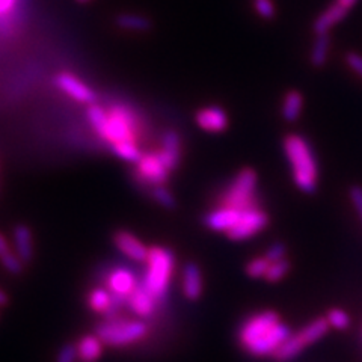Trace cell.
<instances>
[{
    "label": "cell",
    "instance_id": "cell-1",
    "mask_svg": "<svg viewBox=\"0 0 362 362\" xmlns=\"http://www.w3.org/2000/svg\"><path fill=\"white\" fill-rule=\"evenodd\" d=\"M290 334V327L281 322L276 313L262 311L243 322L239 341L246 352L254 356H274Z\"/></svg>",
    "mask_w": 362,
    "mask_h": 362
},
{
    "label": "cell",
    "instance_id": "cell-13",
    "mask_svg": "<svg viewBox=\"0 0 362 362\" xmlns=\"http://www.w3.org/2000/svg\"><path fill=\"white\" fill-rule=\"evenodd\" d=\"M197 126L207 133H222L228 129V115L221 106H206L195 113Z\"/></svg>",
    "mask_w": 362,
    "mask_h": 362
},
{
    "label": "cell",
    "instance_id": "cell-9",
    "mask_svg": "<svg viewBox=\"0 0 362 362\" xmlns=\"http://www.w3.org/2000/svg\"><path fill=\"white\" fill-rule=\"evenodd\" d=\"M134 175L144 185L154 187L165 185L171 175V171H169L158 151H150L142 154L139 160L136 162Z\"/></svg>",
    "mask_w": 362,
    "mask_h": 362
},
{
    "label": "cell",
    "instance_id": "cell-18",
    "mask_svg": "<svg viewBox=\"0 0 362 362\" xmlns=\"http://www.w3.org/2000/svg\"><path fill=\"white\" fill-rule=\"evenodd\" d=\"M103 346L105 343L97 334L83 335L76 344L78 362H97L103 355Z\"/></svg>",
    "mask_w": 362,
    "mask_h": 362
},
{
    "label": "cell",
    "instance_id": "cell-25",
    "mask_svg": "<svg viewBox=\"0 0 362 362\" xmlns=\"http://www.w3.org/2000/svg\"><path fill=\"white\" fill-rule=\"evenodd\" d=\"M21 0H0V30L9 32L14 26V17Z\"/></svg>",
    "mask_w": 362,
    "mask_h": 362
},
{
    "label": "cell",
    "instance_id": "cell-21",
    "mask_svg": "<svg viewBox=\"0 0 362 362\" xmlns=\"http://www.w3.org/2000/svg\"><path fill=\"white\" fill-rule=\"evenodd\" d=\"M88 305L94 313L109 317L112 314L113 294L107 290V287H95L88 294Z\"/></svg>",
    "mask_w": 362,
    "mask_h": 362
},
{
    "label": "cell",
    "instance_id": "cell-15",
    "mask_svg": "<svg viewBox=\"0 0 362 362\" xmlns=\"http://www.w3.org/2000/svg\"><path fill=\"white\" fill-rule=\"evenodd\" d=\"M160 150H157L169 171H175L181 162V138L175 130H168L163 133L160 141Z\"/></svg>",
    "mask_w": 362,
    "mask_h": 362
},
{
    "label": "cell",
    "instance_id": "cell-27",
    "mask_svg": "<svg viewBox=\"0 0 362 362\" xmlns=\"http://www.w3.org/2000/svg\"><path fill=\"white\" fill-rule=\"evenodd\" d=\"M110 150L117 157H119L121 160H126V162H130V163H136L142 156L138 142L117 144V145H112Z\"/></svg>",
    "mask_w": 362,
    "mask_h": 362
},
{
    "label": "cell",
    "instance_id": "cell-30",
    "mask_svg": "<svg viewBox=\"0 0 362 362\" xmlns=\"http://www.w3.org/2000/svg\"><path fill=\"white\" fill-rule=\"evenodd\" d=\"M288 270H290V263L287 262V259L286 258L278 259V262L270 263L264 279L269 282H278L288 274Z\"/></svg>",
    "mask_w": 362,
    "mask_h": 362
},
{
    "label": "cell",
    "instance_id": "cell-10",
    "mask_svg": "<svg viewBox=\"0 0 362 362\" xmlns=\"http://www.w3.org/2000/svg\"><path fill=\"white\" fill-rule=\"evenodd\" d=\"M54 85L58 86L62 93H65L68 97L76 100L77 103L83 105H94L97 100V94L94 89L89 85H86L83 81H81L77 76L62 71L54 77Z\"/></svg>",
    "mask_w": 362,
    "mask_h": 362
},
{
    "label": "cell",
    "instance_id": "cell-38",
    "mask_svg": "<svg viewBox=\"0 0 362 362\" xmlns=\"http://www.w3.org/2000/svg\"><path fill=\"white\" fill-rule=\"evenodd\" d=\"M6 303H8V296L2 290H0V307H4Z\"/></svg>",
    "mask_w": 362,
    "mask_h": 362
},
{
    "label": "cell",
    "instance_id": "cell-37",
    "mask_svg": "<svg viewBox=\"0 0 362 362\" xmlns=\"http://www.w3.org/2000/svg\"><path fill=\"white\" fill-rule=\"evenodd\" d=\"M356 2H358V0H337V4H339L346 9H350L352 6H355Z\"/></svg>",
    "mask_w": 362,
    "mask_h": 362
},
{
    "label": "cell",
    "instance_id": "cell-32",
    "mask_svg": "<svg viewBox=\"0 0 362 362\" xmlns=\"http://www.w3.org/2000/svg\"><path fill=\"white\" fill-rule=\"evenodd\" d=\"M254 5H255L257 14L262 18L270 20V18H274L275 14H276L275 5H274V2H272V0H254Z\"/></svg>",
    "mask_w": 362,
    "mask_h": 362
},
{
    "label": "cell",
    "instance_id": "cell-4",
    "mask_svg": "<svg viewBox=\"0 0 362 362\" xmlns=\"http://www.w3.org/2000/svg\"><path fill=\"white\" fill-rule=\"evenodd\" d=\"M145 264L146 269L141 284L154 298L163 299L173 281L175 270V255L168 247L151 246L148 249V257L145 259Z\"/></svg>",
    "mask_w": 362,
    "mask_h": 362
},
{
    "label": "cell",
    "instance_id": "cell-28",
    "mask_svg": "<svg viewBox=\"0 0 362 362\" xmlns=\"http://www.w3.org/2000/svg\"><path fill=\"white\" fill-rule=\"evenodd\" d=\"M269 266H270V262L266 258V255L255 257L251 259V262H247V264L245 267L246 275L252 279L266 278Z\"/></svg>",
    "mask_w": 362,
    "mask_h": 362
},
{
    "label": "cell",
    "instance_id": "cell-20",
    "mask_svg": "<svg viewBox=\"0 0 362 362\" xmlns=\"http://www.w3.org/2000/svg\"><path fill=\"white\" fill-rule=\"evenodd\" d=\"M14 243L16 252L23 263H29L33 258V237L28 225L20 223L14 228Z\"/></svg>",
    "mask_w": 362,
    "mask_h": 362
},
{
    "label": "cell",
    "instance_id": "cell-36",
    "mask_svg": "<svg viewBox=\"0 0 362 362\" xmlns=\"http://www.w3.org/2000/svg\"><path fill=\"white\" fill-rule=\"evenodd\" d=\"M346 62L349 65V68L362 77V56L358 53H347L346 54Z\"/></svg>",
    "mask_w": 362,
    "mask_h": 362
},
{
    "label": "cell",
    "instance_id": "cell-3",
    "mask_svg": "<svg viewBox=\"0 0 362 362\" xmlns=\"http://www.w3.org/2000/svg\"><path fill=\"white\" fill-rule=\"evenodd\" d=\"M282 148L291 168L296 187L305 194H313L319 183V165L311 144L298 133H290L282 142Z\"/></svg>",
    "mask_w": 362,
    "mask_h": 362
},
{
    "label": "cell",
    "instance_id": "cell-12",
    "mask_svg": "<svg viewBox=\"0 0 362 362\" xmlns=\"http://www.w3.org/2000/svg\"><path fill=\"white\" fill-rule=\"evenodd\" d=\"M113 245L117 246L121 254L130 258L132 262L145 263L146 257H148L150 247H146L141 239H138V237L129 231L119 230L113 234Z\"/></svg>",
    "mask_w": 362,
    "mask_h": 362
},
{
    "label": "cell",
    "instance_id": "cell-11",
    "mask_svg": "<svg viewBox=\"0 0 362 362\" xmlns=\"http://www.w3.org/2000/svg\"><path fill=\"white\" fill-rule=\"evenodd\" d=\"M141 282L136 278V274L129 267H115L110 270L106 279L107 290L122 300H127L130 294L136 290Z\"/></svg>",
    "mask_w": 362,
    "mask_h": 362
},
{
    "label": "cell",
    "instance_id": "cell-16",
    "mask_svg": "<svg viewBox=\"0 0 362 362\" xmlns=\"http://www.w3.org/2000/svg\"><path fill=\"white\" fill-rule=\"evenodd\" d=\"M239 216H240V210L221 206L207 213L206 225L211 231L226 234L237 223V221H239Z\"/></svg>",
    "mask_w": 362,
    "mask_h": 362
},
{
    "label": "cell",
    "instance_id": "cell-5",
    "mask_svg": "<svg viewBox=\"0 0 362 362\" xmlns=\"http://www.w3.org/2000/svg\"><path fill=\"white\" fill-rule=\"evenodd\" d=\"M101 341L112 347H124L141 341L148 334V326L142 320L107 319L95 332Z\"/></svg>",
    "mask_w": 362,
    "mask_h": 362
},
{
    "label": "cell",
    "instance_id": "cell-24",
    "mask_svg": "<svg viewBox=\"0 0 362 362\" xmlns=\"http://www.w3.org/2000/svg\"><path fill=\"white\" fill-rule=\"evenodd\" d=\"M331 49V38L327 33H322V35H315V40L313 42L311 49V64L317 68H322L327 62V56H329Z\"/></svg>",
    "mask_w": 362,
    "mask_h": 362
},
{
    "label": "cell",
    "instance_id": "cell-29",
    "mask_svg": "<svg viewBox=\"0 0 362 362\" xmlns=\"http://www.w3.org/2000/svg\"><path fill=\"white\" fill-rule=\"evenodd\" d=\"M326 320H327V323H329V327H334V329H338V331L347 329V327L350 326V322H352L350 320L349 314L341 308L331 310L326 315Z\"/></svg>",
    "mask_w": 362,
    "mask_h": 362
},
{
    "label": "cell",
    "instance_id": "cell-6",
    "mask_svg": "<svg viewBox=\"0 0 362 362\" xmlns=\"http://www.w3.org/2000/svg\"><path fill=\"white\" fill-rule=\"evenodd\" d=\"M327 329H329V323H327L326 317H319V319L305 325L296 334H290V337L286 339V343L278 349V352L274 355V358L279 362H287L290 359H294L299 356L305 349L313 346L317 341H320L326 335Z\"/></svg>",
    "mask_w": 362,
    "mask_h": 362
},
{
    "label": "cell",
    "instance_id": "cell-2",
    "mask_svg": "<svg viewBox=\"0 0 362 362\" xmlns=\"http://www.w3.org/2000/svg\"><path fill=\"white\" fill-rule=\"evenodd\" d=\"M86 118L94 132L110 146L122 142H138L139 121L127 106L112 105L103 107L89 105Z\"/></svg>",
    "mask_w": 362,
    "mask_h": 362
},
{
    "label": "cell",
    "instance_id": "cell-31",
    "mask_svg": "<svg viewBox=\"0 0 362 362\" xmlns=\"http://www.w3.org/2000/svg\"><path fill=\"white\" fill-rule=\"evenodd\" d=\"M151 197L154 198L156 202H158L160 206H163L166 209H173L175 206V198L171 192L165 187V185L154 186L151 189Z\"/></svg>",
    "mask_w": 362,
    "mask_h": 362
},
{
    "label": "cell",
    "instance_id": "cell-14",
    "mask_svg": "<svg viewBox=\"0 0 362 362\" xmlns=\"http://www.w3.org/2000/svg\"><path fill=\"white\" fill-rule=\"evenodd\" d=\"M157 298H154L148 290L139 284L127 298L126 303L133 314L141 317V319H148L157 310Z\"/></svg>",
    "mask_w": 362,
    "mask_h": 362
},
{
    "label": "cell",
    "instance_id": "cell-26",
    "mask_svg": "<svg viewBox=\"0 0 362 362\" xmlns=\"http://www.w3.org/2000/svg\"><path fill=\"white\" fill-rule=\"evenodd\" d=\"M118 26L130 32H145L151 28V21L138 14H121L117 18Z\"/></svg>",
    "mask_w": 362,
    "mask_h": 362
},
{
    "label": "cell",
    "instance_id": "cell-33",
    "mask_svg": "<svg viewBox=\"0 0 362 362\" xmlns=\"http://www.w3.org/2000/svg\"><path fill=\"white\" fill-rule=\"evenodd\" d=\"M77 349H76V344H71V343H66L64 344L59 352H58V356H56V362H77Z\"/></svg>",
    "mask_w": 362,
    "mask_h": 362
},
{
    "label": "cell",
    "instance_id": "cell-7",
    "mask_svg": "<svg viewBox=\"0 0 362 362\" xmlns=\"http://www.w3.org/2000/svg\"><path fill=\"white\" fill-rule=\"evenodd\" d=\"M257 183L258 178L254 169L245 168L235 174L231 180L228 189L222 197V206L231 207L235 210H246L257 207Z\"/></svg>",
    "mask_w": 362,
    "mask_h": 362
},
{
    "label": "cell",
    "instance_id": "cell-22",
    "mask_svg": "<svg viewBox=\"0 0 362 362\" xmlns=\"http://www.w3.org/2000/svg\"><path fill=\"white\" fill-rule=\"evenodd\" d=\"M303 110V95L299 93V90H288L286 94L284 100H282V107L281 113L282 118H284L287 122H294L298 121L299 117L302 115Z\"/></svg>",
    "mask_w": 362,
    "mask_h": 362
},
{
    "label": "cell",
    "instance_id": "cell-23",
    "mask_svg": "<svg viewBox=\"0 0 362 362\" xmlns=\"http://www.w3.org/2000/svg\"><path fill=\"white\" fill-rule=\"evenodd\" d=\"M0 263H2L5 270H8L13 275L21 274L23 266H25L17 252H13V249H11L4 234H0Z\"/></svg>",
    "mask_w": 362,
    "mask_h": 362
},
{
    "label": "cell",
    "instance_id": "cell-8",
    "mask_svg": "<svg viewBox=\"0 0 362 362\" xmlns=\"http://www.w3.org/2000/svg\"><path fill=\"white\" fill-rule=\"evenodd\" d=\"M269 225L267 213L263 211L258 206L240 211V216L233 228L226 233L234 242H245L252 239L257 234L262 233Z\"/></svg>",
    "mask_w": 362,
    "mask_h": 362
},
{
    "label": "cell",
    "instance_id": "cell-17",
    "mask_svg": "<svg viewBox=\"0 0 362 362\" xmlns=\"http://www.w3.org/2000/svg\"><path fill=\"white\" fill-rule=\"evenodd\" d=\"M181 290L189 300H198L202 296L204 281L198 264L187 263L185 266L183 274H181Z\"/></svg>",
    "mask_w": 362,
    "mask_h": 362
},
{
    "label": "cell",
    "instance_id": "cell-19",
    "mask_svg": "<svg viewBox=\"0 0 362 362\" xmlns=\"http://www.w3.org/2000/svg\"><path fill=\"white\" fill-rule=\"evenodd\" d=\"M349 9L343 8L339 4H332L329 8L325 9L323 13L314 20L313 30L315 35H322V33H327L334 26H337L339 21L344 20L347 16Z\"/></svg>",
    "mask_w": 362,
    "mask_h": 362
},
{
    "label": "cell",
    "instance_id": "cell-39",
    "mask_svg": "<svg viewBox=\"0 0 362 362\" xmlns=\"http://www.w3.org/2000/svg\"><path fill=\"white\" fill-rule=\"evenodd\" d=\"M78 4H86V2H90V0H77Z\"/></svg>",
    "mask_w": 362,
    "mask_h": 362
},
{
    "label": "cell",
    "instance_id": "cell-34",
    "mask_svg": "<svg viewBox=\"0 0 362 362\" xmlns=\"http://www.w3.org/2000/svg\"><path fill=\"white\" fill-rule=\"evenodd\" d=\"M286 252H287L286 246L282 245V243H279V242H276V243L269 246V249H267L264 255H266V258L269 259L270 263H274V262H278V259H284L286 258Z\"/></svg>",
    "mask_w": 362,
    "mask_h": 362
},
{
    "label": "cell",
    "instance_id": "cell-35",
    "mask_svg": "<svg viewBox=\"0 0 362 362\" xmlns=\"http://www.w3.org/2000/svg\"><path fill=\"white\" fill-rule=\"evenodd\" d=\"M350 199H352L355 211L358 213L359 221L362 223V187L354 186L352 189H350Z\"/></svg>",
    "mask_w": 362,
    "mask_h": 362
}]
</instances>
